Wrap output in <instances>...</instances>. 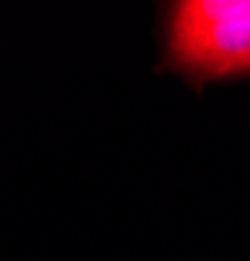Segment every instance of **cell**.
<instances>
[{"mask_svg": "<svg viewBox=\"0 0 250 261\" xmlns=\"http://www.w3.org/2000/svg\"><path fill=\"white\" fill-rule=\"evenodd\" d=\"M167 63L198 79L250 73V0H185L167 21Z\"/></svg>", "mask_w": 250, "mask_h": 261, "instance_id": "6da1fadb", "label": "cell"}]
</instances>
